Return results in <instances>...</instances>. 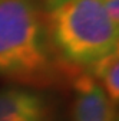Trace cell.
I'll return each mask as SVG.
<instances>
[{
	"label": "cell",
	"mask_w": 119,
	"mask_h": 121,
	"mask_svg": "<svg viewBox=\"0 0 119 121\" xmlns=\"http://www.w3.org/2000/svg\"><path fill=\"white\" fill-rule=\"evenodd\" d=\"M36 0H0V75L29 86H48L62 75Z\"/></svg>",
	"instance_id": "cell-1"
},
{
	"label": "cell",
	"mask_w": 119,
	"mask_h": 121,
	"mask_svg": "<svg viewBox=\"0 0 119 121\" xmlns=\"http://www.w3.org/2000/svg\"><path fill=\"white\" fill-rule=\"evenodd\" d=\"M42 9L52 48L63 66L85 71L118 51L119 27L100 0H44Z\"/></svg>",
	"instance_id": "cell-2"
},
{
	"label": "cell",
	"mask_w": 119,
	"mask_h": 121,
	"mask_svg": "<svg viewBox=\"0 0 119 121\" xmlns=\"http://www.w3.org/2000/svg\"><path fill=\"white\" fill-rule=\"evenodd\" d=\"M0 121H59V114L43 91L16 84L0 89Z\"/></svg>",
	"instance_id": "cell-3"
},
{
	"label": "cell",
	"mask_w": 119,
	"mask_h": 121,
	"mask_svg": "<svg viewBox=\"0 0 119 121\" xmlns=\"http://www.w3.org/2000/svg\"><path fill=\"white\" fill-rule=\"evenodd\" d=\"M72 121H116L113 102L87 71H72Z\"/></svg>",
	"instance_id": "cell-4"
},
{
	"label": "cell",
	"mask_w": 119,
	"mask_h": 121,
	"mask_svg": "<svg viewBox=\"0 0 119 121\" xmlns=\"http://www.w3.org/2000/svg\"><path fill=\"white\" fill-rule=\"evenodd\" d=\"M89 73L99 82V85L105 89L108 97L112 99V102L116 105L119 99V55L118 51L106 55L98 60L96 64L89 66Z\"/></svg>",
	"instance_id": "cell-5"
},
{
	"label": "cell",
	"mask_w": 119,
	"mask_h": 121,
	"mask_svg": "<svg viewBox=\"0 0 119 121\" xmlns=\"http://www.w3.org/2000/svg\"><path fill=\"white\" fill-rule=\"evenodd\" d=\"M100 2L113 25L119 27V0H100Z\"/></svg>",
	"instance_id": "cell-6"
}]
</instances>
